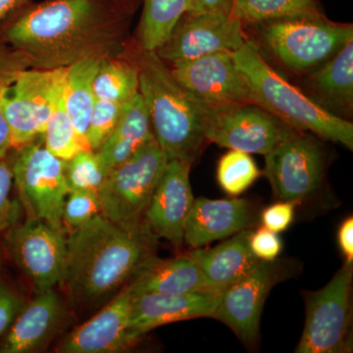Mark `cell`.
I'll use <instances>...</instances> for the list:
<instances>
[{"mask_svg":"<svg viewBox=\"0 0 353 353\" xmlns=\"http://www.w3.org/2000/svg\"><path fill=\"white\" fill-rule=\"evenodd\" d=\"M65 309L54 289L26 303L0 343V353H30L44 347L64 321Z\"/></svg>","mask_w":353,"mask_h":353,"instance_id":"obj_20","label":"cell"},{"mask_svg":"<svg viewBox=\"0 0 353 353\" xmlns=\"http://www.w3.org/2000/svg\"><path fill=\"white\" fill-rule=\"evenodd\" d=\"M6 252L38 292L54 289L68 272V245L63 232L27 218L4 233Z\"/></svg>","mask_w":353,"mask_h":353,"instance_id":"obj_9","label":"cell"},{"mask_svg":"<svg viewBox=\"0 0 353 353\" xmlns=\"http://www.w3.org/2000/svg\"><path fill=\"white\" fill-rule=\"evenodd\" d=\"M97 215H101L99 194L94 190H70L65 201L62 222L65 230L83 226Z\"/></svg>","mask_w":353,"mask_h":353,"instance_id":"obj_33","label":"cell"},{"mask_svg":"<svg viewBox=\"0 0 353 353\" xmlns=\"http://www.w3.org/2000/svg\"><path fill=\"white\" fill-rule=\"evenodd\" d=\"M126 13L113 0L28 2L0 24V39L25 54L31 68H67L119 55Z\"/></svg>","mask_w":353,"mask_h":353,"instance_id":"obj_1","label":"cell"},{"mask_svg":"<svg viewBox=\"0 0 353 353\" xmlns=\"http://www.w3.org/2000/svg\"><path fill=\"white\" fill-rule=\"evenodd\" d=\"M252 230L239 232L214 248H194L188 253L203 274L209 287L222 290L245 278L260 263L250 246Z\"/></svg>","mask_w":353,"mask_h":353,"instance_id":"obj_22","label":"cell"},{"mask_svg":"<svg viewBox=\"0 0 353 353\" xmlns=\"http://www.w3.org/2000/svg\"><path fill=\"white\" fill-rule=\"evenodd\" d=\"M339 245L347 263L353 262V218L343 221L339 229Z\"/></svg>","mask_w":353,"mask_h":353,"instance_id":"obj_40","label":"cell"},{"mask_svg":"<svg viewBox=\"0 0 353 353\" xmlns=\"http://www.w3.org/2000/svg\"><path fill=\"white\" fill-rule=\"evenodd\" d=\"M250 246L253 254L261 261H275L283 248L278 234L264 227L252 232Z\"/></svg>","mask_w":353,"mask_h":353,"instance_id":"obj_36","label":"cell"},{"mask_svg":"<svg viewBox=\"0 0 353 353\" xmlns=\"http://www.w3.org/2000/svg\"><path fill=\"white\" fill-rule=\"evenodd\" d=\"M25 304V299L15 290L0 282V339L7 333Z\"/></svg>","mask_w":353,"mask_h":353,"instance_id":"obj_37","label":"cell"},{"mask_svg":"<svg viewBox=\"0 0 353 353\" xmlns=\"http://www.w3.org/2000/svg\"><path fill=\"white\" fill-rule=\"evenodd\" d=\"M2 260H3V257H2L1 250H0V273H1Z\"/></svg>","mask_w":353,"mask_h":353,"instance_id":"obj_43","label":"cell"},{"mask_svg":"<svg viewBox=\"0 0 353 353\" xmlns=\"http://www.w3.org/2000/svg\"><path fill=\"white\" fill-rule=\"evenodd\" d=\"M315 0H234L232 15L243 25H259L292 16L318 15Z\"/></svg>","mask_w":353,"mask_h":353,"instance_id":"obj_28","label":"cell"},{"mask_svg":"<svg viewBox=\"0 0 353 353\" xmlns=\"http://www.w3.org/2000/svg\"><path fill=\"white\" fill-rule=\"evenodd\" d=\"M154 139L150 114L139 92L125 104L117 126L97 152L111 171Z\"/></svg>","mask_w":353,"mask_h":353,"instance_id":"obj_23","label":"cell"},{"mask_svg":"<svg viewBox=\"0 0 353 353\" xmlns=\"http://www.w3.org/2000/svg\"><path fill=\"white\" fill-rule=\"evenodd\" d=\"M234 0H187L188 14H226L232 15Z\"/></svg>","mask_w":353,"mask_h":353,"instance_id":"obj_39","label":"cell"},{"mask_svg":"<svg viewBox=\"0 0 353 353\" xmlns=\"http://www.w3.org/2000/svg\"><path fill=\"white\" fill-rule=\"evenodd\" d=\"M292 130L257 104H236L214 109L208 141L248 154L266 155Z\"/></svg>","mask_w":353,"mask_h":353,"instance_id":"obj_13","label":"cell"},{"mask_svg":"<svg viewBox=\"0 0 353 353\" xmlns=\"http://www.w3.org/2000/svg\"><path fill=\"white\" fill-rule=\"evenodd\" d=\"M13 150V182L27 218L65 233L62 212L70 192L65 161L36 141Z\"/></svg>","mask_w":353,"mask_h":353,"instance_id":"obj_7","label":"cell"},{"mask_svg":"<svg viewBox=\"0 0 353 353\" xmlns=\"http://www.w3.org/2000/svg\"><path fill=\"white\" fill-rule=\"evenodd\" d=\"M259 176V167L248 153L230 150L218 164V183L232 196L245 192Z\"/></svg>","mask_w":353,"mask_h":353,"instance_id":"obj_31","label":"cell"},{"mask_svg":"<svg viewBox=\"0 0 353 353\" xmlns=\"http://www.w3.org/2000/svg\"><path fill=\"white\" fill-rule=\"evenodd\" d=\"M282 274L276 260L260 261L245 278L221 290L213 318L233 330L246 345H253L259 334L265 301Z\"/></svg>","mask_w":353,"mask_h":353,"instance_id":"obj_15","label":"cell"},{"mask_svg":"<svg viewBox=\"0 0 353 353\" xmlns=\"http://www.w3.org/2000/svg\"><path fill=\"white\" fill-rule=\"evenodd\" d=\"M28 68H31V63L27 57L0 39V159L12 150L4 103L16 79Z\"/></svg>","mask_w":353,"mask_h":353,"instance_id":"obj_30","label":"cell"},{"mask_svg":"<svg viewBox=\"0 0 353 353\" xmlns=\"http://www.w3.org/2000/svg\"><path fill=\"white\" fill-rule=\"evenodd\" d=\"M252 220L253 208L246 199L199 197L185 222L183 241L190 248H202L248 229Z\"/></svg>","mask_w":353,"mask_h":353,"instance_id":"obj_19","label":"cell"},{"mask_svg":"<svg viewBox=\"0 0 353 353\" xmlns=\"http://www.w3.org/2000/svg\"><path fill=\"white\" fill-rule=\"evenodd\" d=\"M132 294L128 287L103 308L69 334L60 343L61 353H115L134 345L130 336Z\"/></svg>","mask_w":353,"mask_h":353,"instance_id":"obj_18","label":"cell"},{"mask_svg":"<svg viewBox=\"0 0 353 353\" xmlns=\"http://www.w3.org/2000/svg\"><path fill=\"white\" fill-rule=\"evenodd\" d=\"M262 43L287 68H318L353 39L352 25L331 22L322 14L292 16L262 23Z\"/></svg>","mask_w":353,"mask_h":353,"instance_id":"obj_6","label":"cell"},{"mask_svg":"<svg viewBox=\"0 0 353 353\" xmlns=\"http://www.w3.org/2000/svg\"><path fill=\"white\" fill-rule=\"evenodd\" d=\"M297 202L283 201L265 208L261 215L263 227L276 234L289 229L294 219Z\"/></svg>","mask_w":353,"mask_h":353,"instance_id":"obj_38","label":"cell"},{"mask_svg":"<svg viewBox=\"0 0 353 353\" xmlns=\"http://www.w3.org/2000/svg\"><path fill=\"white\" fill-rule=\"evenodd\" d=\"M66 68H28L16 79L4 103L12 150L43 136L55 102L63 90Z\"/></svg>","mask_w":353,"mask_h":353,"instance_id":"obj_10","label":"cell"},{"mask_svg":"<svg viewBox=\"0 0 353 353\" xmlns=\"http://www.w3.org/2000/svg\"><path fill=\"white\" fill-rule=\"evenodd\" d=\"M102 60V58L81 60L67 67L65 74L62 92L65 108L81 138L87 143L88 122L97 101L94 81Z\"/></svg>","mask_w":353,"mask_h":353,"instance_id":"obj_25","label":"cell"},{"mask_svg":"<svg viewBox=\"0 0 353 353\" xmlns=\"http://www.w3.org/2000/svg\"><path fill=\"white\" fill-rule=\"evenodd\" d=\"M220 292L217 290H204L188 294H132L130 315V336L132 343L148 332L170 323L213 318Z\"/></svg>","mask_w":353,"mask_h":353,"instance_id":"obj_17","label":"cell"},{"mask_svg":"<svg viewBox=\"0 0 353 353\" xmlns=\"http://www.w3.org/2000/svg\"><path fill=\"white\" fill-rule=\"evenodd\" d=\"M310 87L328 112L339 117L352 112L353 39L310 76Z\"/></svg>","mask_w":353,"mask_h":353,"instance_id":"obj_24","label":"cell"},{"mask_svg":"<svg viewBox=\"0 0 353 353\" xmlns=\"http://www.w3.org/2000/svg\"><path fill=\"white\" fill-rule=\"evenodd\" d=\"M30 0H0V24L14 11L25 6Z\"/></svg>","mask_w":353,"mask_h":353,"instance_id":"obj_41","label":"cell"},{"mask_svg":"<svg viewBox=\"0 0 353 353\" xmlns=\"http://www.w3.org/2000/svg\"><path fill=\"white\" fill-rule=\"evenodd\" d=\"M168 161L154 139L113 168L97 190L101 215L128 231L148 233L145 213Z\"/></svg>","mask_w":353,"mask_h":353,"instance_id":"obj_5","label":"cell"},{"mask_svg":"<svg viewBox=\"0 0 353 353\" xmlns=\"http://www.w3.org/2000/svg\"><path fill=\"white\" fill-rule=\"evenodd\" d=\"M97 99L126 104L139 94V70L130 58L110 57L102 60L94 81Z\"/></svg>","mask_w":353,"mask_h":353,"instance_id":"obj_26","label":"cell"},{"mask_svg":"<svg viewBox=\"0 0 353 353\" xmlns=\"http://www.w3.org/2000/svg\"><path fill=\"white\" fill-rule=\"evenodd\" d=\"M246 41L243 23L233 15L185 13L155 52L165 63L176 65L213 53H233Z\"/></svg>","mask_w":353,"mask_h":353,"instance_id":"obj_12","label":"cell"},{"mask_svg":"<svg viewBox=\"0 0 353 353\" xmlns=\"http://www.w3.org/2000/svg\"><path fill=\"white\" fill-rule=\"evenodd\" d=\"M353 264L345 262L328 284L305 296L306 319L296 353L350 352Z\"/></svg>","mask_w":353,"mask_h":353,"instance_id":"obj_8","label":"cell"},{"mask_svg":"<svg viewBox=\"0 0 353 353\" xmlns=\"http://www.w3.org/2000/svg\"><path fill=\"white\" fill-rule=\"evenodd\" d=\"M233 55L239 71L252 88L255 104L299 131L353 150V124L328 112L292 85L265 61L256 44L246 41Z\"/></svg>","mask_w":353,"mask_h":353,"instance_id":"obj_4","label":"cell"},{"mask_svg":"<svg viewBox=\"0 0 353 353\" xmlns=\"http://www.w3.org/2000/svg\"><path fill=\"white\" fill-rule=\"evenodd\" d=\"M152 234L132 232L97 215L70 232L68 282L72 294L99 301L115 294L152 255Z\"/></svg>","mask_w":353,"mask_h":353,"instance_id":"obj_2","label":"cell"},{"mask_svg":"<svg viewBox=\"0 0 353 353\" xmlns=\"http://www.w3.org/2000/svg\"><path fill=\"white\" fill-rule=\"evenodd\" d=\"M43 136L44 148L63 161H68L82 150H90L67 112L62 94L55 102Z\"/></svg>","mask_w":353,"mask_h":353,"instance_id":"obj_29","label":"cell"},{"mask_svg":"<svg viewBox=\"0 0 353 353\" xmlns=\"http://www.w3.org/2000/svg\"><path fill=\"white\" fill-rule=\"evenodd\" d=\"M125 104L115 102L95 101L90 122H88L87 141L90 150L97 152L117 126Z\"/></svg>","mask_w":353,"mask_h":353,"instance_id":"obj_34","label":"cell"},{"mask_svg":"<svg viewBox=\"0 0 353 353\" xmlns=\"http://www.w3.org/2000/svg\"><path fill=\"white\" fill-rule=\"evenodd\" d=\"M127 287L132 294H188L212 290L189 254L171 259H159L152 255L139 266Z\"/></svg>","mask_w":353,"mask_h":353,"instance_id":"obj_21","label":"cell"},{"mask_svg":"<svg viewBox=\"0 0 353 353\" xmlns=\"http://www.w3.org/2000/svg\"><path fill=\"white\" fill-rule=\"evenodd\" d=\"M109 173L99 152L92 150H82L65 161V175L70 190L97 192Z\"/></svg>","mask_w":353,"mask_h":353,"instance_id":"obj_32","label":"cell"},{"mask_svg":"<svg viewBox=\"0 0 353 353\" xmlns=\"http://www.w3.org/2000/svg\"><path fill=\"white\" fill-rule=\"evenodd\" d=\"M139 70V94L150 114L153 134L169 160L190 163L208 143L215 108L188 92L155 51L141 50L130 58Z\"/></svg>","mask_w":353,"mask_h":353,"instance_id":"obj_3","label":"cell"},{"mask_svg":"<svg viewBox=\"0 0 353 353\" xmlns=\"http://www.w3.org/2000/svg\"><path fill=\"white\" fill-rule=\"evenodd\" d=\"M117 6L121 8L124 9L125 11H129L130 7L134 3V0H113Z\"/></svg>","mask_w":353,"mask_h":353,"instance_id":"obj_42","label":"cell"},{"mask_svg":"<svg viewBox=\"0 0 353 353\" xmlns=\"http://www.w3.org/2000/svg\"><path fill=\"white\" fill-rule=\"evenodd\" d=\"M172 75L209 108L254 103L252 90L239 71L233 55L217 52L170 67Z\"/></svg>","mask_w":353,"mask_h":353,"instance_id":"obj_14","label":"cell"},{"mask_svg":"<svg viewBox=\"0 0 353 353\" xmlns=\"http://www.w3.org/2000/svg\"><path fill=\"white\" fill-rule=\"evenodd\" d=\"M14 150L0 159V234L19 222L22 204L11 197L13 182Z\"/></svg>","mask_w":353,"mask_h":353,"instance_id":"obj_35","label":"cell"},{"mask_svg":"<svg viewBox=\"0 0 353 353\" xmlns=\"http://www.w3.org/2000/svg\"><path fill=\"white\" fill-rule=\"evenodd\" d=\"M185 11L187 0H143L139 31L141 48L157 51L163 46Z\"/></svg>","mask_w":353,"mask_h":353,"instance_id":"obj_27","label":"cell"},{"mask_svg":"<svg viewBox=\"0 0 353 353\" xmlns=\"http://www.w3.org/2000/svg\"><path fill=\"white\" fill-rule=\"evenodd\" d=\"M192 164L181 159L167 163L143 219L148 233L157 240L183 245L185 222L194 202L190 183Z\"/></svg>","mask_w":353,"mask_h":353,"instance_id":"obj_16","label":"cell"},{"mask_svg":"<svg viewBox=\"0 0 353 353\" xmlns=\"http://www.w3.org/2000/svg\"><path fill=\"white\" fill-rule=\"evenodd\" d=\"M264 157V174L278 199L299 201L319 187L324 154L317 141L305 132L292 130Z\"/></svg>","mask_w":353,"mask_h":353,"instance_id":"obj_11","label":"cell"}]
</instances>
